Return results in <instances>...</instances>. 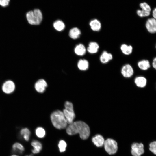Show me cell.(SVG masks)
I'll list each match as a JSON object with an SVG mask.
<instances>
[{
  "label": "cell",
  "instance_id": "obj_1",
  "mask_svg": "<svg viewBox=\"0 0 156 156\" xmlns=\"http://www.w3.org/2000/svg\"><path fill=\"white\" fill-rule=\"evenodd\" d=\"M66 132L70 135L79 133L81 138L83 140L87 139L90 133L88 125L81 121L73 122L70 124L66 129Z\"/></svg>",
  "mask_w": 156,
  "mask_h": 156
},
{
  "label": "cell",
  "instance_id": "obj_2",
  "mask_svg": "<svg viewBox=\"0 0 156 156\" xmlns=\"http://www.w3.org/2000/svg\"><path fill=\"white\" fill-rule=\"evenodd\" d=\"M50 118L52 124L56 128L62 129L66 127L68 123L63 112L59 110L53 112Z\"/></svg>",
  "mask_w": 156,
  "mask_h": 156
},
{
  "label": "cell",
  "instance_id": "obj_3",
  "mask_svg": "<svg viewBox=\"0 0 156 156\" xmlns=\"http://www.w3.org/2000/svg\"><path fill=\"white\" fill-rule=\"evenodd\" d=\"M26 17L28 23L33 25L40 24L43 18L42 12L38 9H35L33 10L28 11L26 14Z\"/></svg>",
  "mask_w": 156,
  "mask_h": 156
},
{
  "label": "cell",
  "instance_id": "obj_4",
  "mask_svg": "<svg viewBox=\"0 0 156 156\" xmlns=\"http://www.w3.org/2000/svg\"><path fill=\"white\" fill-rule=\"evenodd\" d=\"M64 106L65 109L63 112L67 123L70 124L73 122L75 117L73 105L71 102L66 101L65 103Z\"/></svg>",
  "mask_w": 156,
  "mask_h": 156
},
{
  "label": "cell",
  "instance_id": "obj_5",
  "mask_svg": "<svg viewBox=\"0 0 156 156\" xmlns=\"http://www.w3.org/2000/svg\"><path fill=\"white\" fill-rule=\"evenodd\" d=\"M104 145L105 150L109 154H114L117 151V143L112 139L108 138L105 141Z\"/></svg>",
  "mask_w": 156,
  "mask_h": 156
},
{
  "label": "cell",
  "instance_id": "obj_6",
  "mask_svg": "<svg viewBox=\"0 0 156 156\" xmlns=\"http://www.w3.org/2000/svg\"><path fill=\"white\" fill-rule=\"evenodd\" d=\"M16 88L14 83L10 80H7L5 81L2 86V90L5 93L9 94L12 93Z\"/></svg>",
  "mask_w": 156,
  "mask_h": 156
},
{
  "label": "cell",
  "instance_id": "obj_7",
  "mask_svg": "<svg viewBox=\"0 0 156 156\" xmlns=\"http://www.w3.org/2000/svg\"><path fill=\"white\" fill-rule=\"evenodd\" d=\"M144 152V145L141 143H133L131 146V153L133 156H140Z\"/></svg>",
  "mask_w": 156,
  "mask_h": 156
},
{
  "label": "cell",
  "instance_id": "obj_8",
  "mask_svg": "<svg viewBox=\"0 0 156 156\" xmlns=\"http://www.w3.org/2000/svg\"><path fill=\"white\" fill-rule=\"evenodd\" d=\"M145 27L147 31L151 34L156 32V20L154 18L148 19L145 24Z\"/></svg>",
  "mask_w": 156,
  "mask_h": 156
},
{
  "label": "cell",
  "instance_id": "obj_9",
  "mask_svg": "<svg viewBox=\"0 0 156 156\" xmlns=\"http://www.w3.org/2000/svg\"><path fill=\"white\" fill-rule=\"evenodd\" d=\"M121 73L124 77L129 78L133 75L134 70L130 64H127L124 65L122 67Z\"/></svg>",
  "mask_w": 156,
  "mask_h": 156
},
{
  "label": "cell",
  "instance_id": "obj_10",
  "mask_svg": "<svg viewBox=\"0 0 156 156\" xmlns=\"http://www.w3.org/2000/svg\"><path fill=\"white\" fill-rule=\"evenodd\" d=\"M47 86V84L45 81L43 79L38 80L35 83L34 88L36 90L40 93H43Z\"/></svg>",
  "mask_w": 156,
  "mask_h": 156
},
{
  "label": "cell",
  "instance_id": "obj_11",
  "mask_svg": "<svg viewBox=\"0 0 156 156\" xmlns=\"http://www.w3.org/2000/svg\"><path fill=\"white\" fill-rule=\"evenodd\" d=\"M112 59V54L105 51L102 52L100 57V61L103 64L107 63Z\"/></svg>",
  "mask_w": 156,
  "mask_h": 156
},
{
  "label": "cell",
  "instance_id": "obj_12",
  "mask_svg": "<svg viewBox=\"0 0 156 156\" xmlns=\"http://www.w3.org/2000/svg\"><path fill=\"white\" fill-rule=\"evenodd\" d=\"M92 141L94 144L98 147H102L104 145L105 142L103 137L99 134L96 135L93 137Z\"/></svg>",
  "mask_w": 156,
  "mask_h": 156
},
{
  "label": "cell",
  "instance_id": "obj_13",
  "mask_svg": "<svg viewBox=\"0 0 156 156\" xmlns=\"http://www.w3.org/2000/svg\"><path fill=\"white\" fill-rule=\"evenodd\" d=\"M89 25L91 29L94 31H99L101 27V22L96 19L92 20L89 23Z\"/></svg>",
  "mask_w": 156,
  "mask_h": 156
},
{
  "label": "cell",
  "instance_id": "obj_14",
  "mask_svg": "<svg viewBox=\"0 0 156 156\" xmlns=\"http://www.w3.org/2000/svg\"><path fill=\"white\" fill-rule=\"evenodd\" d=\"M99 46L98 44L94 42H90L87 48V51L90 53H96L98 51Z\"/></svg>",
  "mask_w": 156,
  "mask_h": 156
},
{
  "label": "cell",
  "instance_id": "obj_15",
  "mask_svg": "<svg viewBox=\"0 0 156 156\" xmlns=\"http://www.w3.org/2000/svg\"><path fill=\"white\" fill-rule=\"evenodd\" d=\"M31 145L33 148V149L32 150V151L34 154L38 153L42 149V144L37 140H34L31 143Z\"/></svg>",
  "mask_w": 156,
  "mask_h": 156
},
{
  "label": "cell",
  "instance_id": "obj_16",
  "mask_svg": "<svg viewBox=\"0 0 156 156\" xmlns=\"http://www.w3.org/2000/svg\"><path fill=\"white\" fill-rule=\"evenodd\" d=\"M134 82L138 87L143 88L145 87L146 84L147 80L145 77L140 76L135 78Z\"/></svg>",
  "mask_w": 156,
  "mask_h": 156
},
{
  "label": "cell",
  "instance_id": "obj_17",
  "mask_svg": "<svg viewBox=\"0 0 156 156\" xmlns=\"http://www.w3.org/2000/svg\"><path fill=\"white\" fill-rule=\"evenodd\" d=\"M138 67L140 69L145 70L149 69L151 66L149 61L147 60H143L138 63Z\"/></svg>",
  "mask_w": 156,
  "mask_h": 156
},
{
  "label": "cell",
  "instance_id": "obj_18",
  "mask_svg": "<svg viewBox=\"0 0 156 156\" xmlns=\"http://www.w3.org/2000/svg\"><path fill=\"white\" fill-rule=\"evenodd\" d=\"M120 49L123 54L126 55H129L132 53L133 48L131 45L123 44L121 45Z\"/></svg>",
  "mask_w": 156,
  "mask_h": 156
},
{
  "label": "cell",
  "instance_id": "obj_19",
  "mask_svg": "<svg viewBox=\"0 0 156 156\" xmlns=\"http://www.w3.org/2000/svg\"><path fill=\"white\" fill-rule=\"evenodd\" d=\"M86 51V49L85 46L82 44L77 45L74 49L75 53L79 56H82L84 55Z\"/></svg>",
  "mask_w": 156,
  "mask_h": 156
},
{
  "label": "cell",
  "instance_id": "obj_20",
  "mask_svg": "<svg viewBox=\"0 0 156 156\" xmlns=\"http://www.w3.org/2000/svg\"><path fill=\"white\" fill-rule=\"evenodd\" d=\"M81 33L80 30L77 27L71 29L69 32V36L73 39H76L80 36Z\"/></svg>",
  "mask_w": 156,
  "mask_h": 156
},
{
  "label": "cell",
  "instance_id": "obj_21",
  "mask_svg": "<svg viewBox=\"0 0 156 156\" xmlns=\"http://www.w3.org/2000/svg\"><path fill=\"white\" fill-rule=\"evenodd\" d=\"M89 62L85 59H81L79 60L77 64L78 68L81 70H85L89 67Z\"/></svg>",
  "mask_w": 156,
  "mask_h": 156
},
{
  "label": "cell",
  "instance_id": "obj_22",
  "mask_svg": "<svg viewBox=\"0 0 156 156\" xmlns=\"http://www.w3.org/2000/svg\"><path fill=\"white\" fill-rule=\"evenodd\" d=\"M53 26L56 30L61 31L64 29L65 25L62 21L60 20H57L54 22Z\"/></svg>",
  "mask_w": 156,
  "mask_h": 156
},
{
  "label": "cell",
  "instance_id": "obj_23",
  "mask_svg": "<svg viewBox=\"0 0 156 156\" xmlns=\"http://www.w3.org/2000/svg\"><path fill=\"white\" fill-rule=\"evenodd\" d=\"M12 149L14 151L19 154L22 153L25 150L23 145L18 142L14 144L12 146Z\"/></svg>",
  "mask_w": 156,
  "mask_h": 156
},
{
  "label": "cell",
  "instance_id": "obj_24",
  "mask_svg": "<svg viewBox=\"0 0 156 156\" xmlns=\"http://www.w3.org/2000/svg\"><path fill=\"white\" fill-rule=\"evenodd\" d=\"M20 134L26 141H28L29 140L30 132L28 128H25L22 129L20 131Z\"/></svg>",
  "mask_w": 156,
  "mask_h": 156
},
{
  "label": "cell",
  "instance_id": "obj_25",
  "mask_svg": "<svg viewBox=\"0 0 156 156\" xmlns=\"http://www.w3.org/2000/svg\"><path fill=\"white\" fill-rule=\"evenodd\" d=\"M36 135L39 138L44 137L45 135V131L42 127H39L37 128L35 130Z\"/></svg>",
  "mask_w": 156,
  "mask_h": 156
},
{
  "label": "cell",
  "instance_id": "obj_26",
  "mask_svg": "<svg viewBox=\"0 0 156 156\" xmlns=\"http://www.w3.org/2000/svg\"><path fill=\"white\" fill-rule=\"evenodd\" d=\"M137 15L141 17H145L149 16L150 12L145 11L142 10H138L137 11Z\"/></svg>",
  "mask_w": 156,
  "mask_h": 156
},
{
  "label": "cell",
  "instance_id": "obj_27",
  "mask_svg": "<svg viewBox=\"0 0 156 156\" xmlns=\"http://www.w3.org/2000/svg\"><path fill=\"white\" fill-rule=\"evenodd\" d=\"M66 146L67 144L65 141L63 140H60L58 145L60 152H64L66 150Z\"/></svg>",
  "mask_w": 156,
  "mask_h": 156
},
{
  "label": "cell",
  "instance_id": "obj_28",
  "mask_svg": "<svg viewBox=\"0 0 156 156\" xmlns=\"http://www.w3.org/2000/svg\"><path fill=\"white\" fill-rule=\"evenodd\" d=\"M142 10L148 12H150L151 8L150 6L146 3L144 2L141 3L140 5Z\"/></svg>",
  "mask_w": 156,
  "mask_h": 156
},
{
  "label": "cell",
  "instance_id": "obj_29",
  "mask_svg": "<svg viewBox=\"0 0 156 156\" xmlns=\"http://www.w3.org/2000/svg\"><path fill=\"white\" fill-rule=\"evenodd\" d=\"M156 142L155 141L153 142L150 143L149 144L150 150L155 154H156Z\"/></svg>",
  "mask_w": 156,
  "mask_h": 156
},
{
  "label": "cell",
  "instance_id": "obj_30",
  "mask_svg": "<svg viewBox=\"0 0 156 156\" xmlns=\"http://www.w3.org/2000/svg\"><path fill=\"white\" fill-rule=\"evenodd\" d=\"M10 0H0V5L3 7H5L8 5Z\"/></svg>",
  "mask_w": 156,
  "mask_h": 156
},
{
  "label": "cell",
  "instance_id": "obj_31",
  "mask_svg": "<svg viewBox=\"0 0 156 156\" xmlns=\"http://www.w3.org/2000/svg\"><path fill=\"white\" fill-rule=\"evenodd\" d=\"M152 65L153 67L155 69L156 68V58L155 57L153 61Z\"/></svg>",
  "mask_w": 156,
  "mask_h": 156
},
{
  "label": "cell",
  "instance_id": "obj_32",
  "mask_svg": "<svg viewBox=\"0 0 156 156\" xmlns=\"http://www.w3.org/2000/svg\"><path fill=\"white\" fill-rule=\"evenodd\" d=\"M152 15L153 18L156 19V9L155 8L152 12Z\"/></svg>",
  "mask_w": 156,
  "mask_h": 156
},
{
  "label": "cell",
  "instance_id": "obj_33",
  "mask_svg": "<svg viewBox=\"0 0 156 156\" xmlns=\"http://www.w3.org/2000/svg\"><path fill=\"white\" fill-rule=\"evenodd\" d=\"M25 156H33V155L32 154H30L29 155H27Z\"/></svg>",
  "mask_w": 156,
  "mask_h": 156
},
{
  "label": "cell",
  "instance_id": "obj_34",
  "mask_svg": "<svg viewBox=\"0 0 156 156\" xmlns=\"http://www.w3.org/2000/svg\"><path fill=\"white\" fill-rule=\"evenodd\" d=\"M11 156H19L17 155H11Z\"/></svg>",
  "mask_w": 156,
  "mask_h": 156
}]
</instances>
